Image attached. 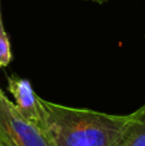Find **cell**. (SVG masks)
<instances>
[{
    "label": "cell",
    "mask_w": 145,
    "mask_h": 146,
    "mask_svg": "<svg viewBox=\"0 0 145 146\" xmlns=\"http://www.w3.org/2000/svg\"><path fill=\"white\" fill-rule=\"evenodd\" d=\"M0 145L49 146L41 129L27 121L0 88Z\"/></svg>",
    "instance_id": "7a4b0ae2"
},
{
    "label": "cell",
    "mask_w": 145,
    "mask_h": 146,
    "mask_svg": "<svg viewBox=\"0 0 145 146\" xmlns=\"http://www.w3.org/2000/svg\"><path fill=\"white\" fill-rule=\"evenodd\" d=\"M10 62H12V50H10L9 38H8L4 22H3L1 0H0V68L7 67Z\"/></svg>",
    "instance_id": "5b68a950"
},
{
    "label": "cell",
    "mask_w": 145,
    "mask_h": 146,
    "mask_svg": "<svg viewBox=\"0 0 145 146\" xmlns=\"http://www.w3.org/2000/svg\"><path fill=\"white\" fill-rule=\"evenodd\" d=\"M0 146H1V145H0Z\"/></svg>",
    "instance_id": "52a82bcc"
},
{
    "label": "cell",
    "mask_w": 145,
    "mask_h": 146,
    "mask_svg": "<svg viewBox=\"0 0 145 146\" xmlns=\"http://www.w3.org/2000/svg\"><path fill=\"white\" fill-rule=\"evenodd\" d=\"M117 146H145V104L130 114V121Z\"/></svg>",
    "instance_id": "277c9868"
},
{
    "label": "cell",
    "mask_w": 145,
    "mask_h": 146,
    "mask_svg": "<svg viewBox=\"0 0 145 146\" xmlns=\"http://www.w3.org/2000/svg\"><path fill=\"white\" fill-rule=\"evenodd\" d=\"M85 1H91V3H96V4H104V3H108L109 0H85Z\"/></svg>",
    "instance_id": "8992f818"
},
{
    "label": "cell",
    "mask_w": 145,
    "mask_h": 146,
    "mask_svg": "<svg viewBox=\"0 0 145 146\" xmlns=\"http://www.w3.org/2000/svg\"><path fill=\"white\" fill-rule=\"evenodd\" d=\"M128 121L130 114L72 108L40 98L39 128L49 146H117Z\"/></svg>",
    "instance_id": "6da1fadb"
},
{
    "label": "cell",
    "mask_w": 145,
    "mask_h": 146,
    "mask_svg": "<svg viewBox=\"0 0 145 146\" xmlns=\"http://www.w3.org/2000/svg\"><path fill=\"white\" fill-rule=\"evenodd\" d=\"M8 90L14 98V105L27 121L39 127L40 122V96L35 92L30 81L19 77L8 78Z\"/></svg>",
    "instance_id": "3957f363"
}]
</instances>
